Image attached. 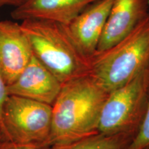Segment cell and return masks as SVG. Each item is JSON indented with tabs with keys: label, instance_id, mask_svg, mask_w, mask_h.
<instances>
[{
	"label": "cell",
	"instance_id": "obj_1",
	"mask_svg": "<svg viewBox=\"0 0 149 149\" xmlns=\"http://www.w3.org/2000/svg\"><path fill=\"white\" fill-rule=\"evenodd\" d=\"M109 94L89 74L63 84L52 106L50 146L98 133L100 115Z\"/></svg>",
	"mask_w": 149,
	"mask_h": 149
},
{
	"label": "cell",
	"instance_id": "obj_2",
	"mask_svg": "<svg viewBox=\"0 0 149 149\" xmlns=\"http://www.w3.org/2000/svg\"><path fill=\"white\" fill-rule=\"evenodd\" d=\"M22 22L33 55L62 84L88 74L89 58L76 44L66 24L43 19Z\"/></svg>",
	"mask_w": 149,
	"mask_h": 149
},
{
	"label": "cell",
	"instance_id": "obj_3",
	"mask_svg": "<svg viewBox=\"0 0 149 149\" xmlns=\"http://www.w3.org/2000/svg\"><path fill=\"white\" fill-rule=\"evenodd\" d=\"M149 65V14L129 34L89 58L88 74L107 93L133 78Z\"/></svg>",
	"mask_w": 149,
	"mask_h": 149
},
{
	"label": "cell",
	"instance_id": "obj_4",
	"mask_svg": "<svg viewBox=\"0 0 149 149\" xmlns=\"http://www.w3.org/2000/svg\"><path fill=\"white\" fill-rule=\"evenodd\" d=\"M149 65L128 82L109 93L104 104L98 131L135 135L144 119L148 103Z\"/></svg>",
	"mask_w": 149,
	"mask_h": 149
},
{
	"label": "cell",
	"instance_id": "obj_5",
	"mask_svg": "<svg viewBox=\"0 0 149 149\" xmlns=\"http://www.w3.org/2000/svg\"><path fill=\"white\" fill-rule=\"evenodd\" d=\"M52 106L16 95H8L6 100L0 123L4 139L50 146Z\"/></svg>",
	"mask_w": 149,
	"mask_h": 149
},
{
	"label": "cell",
	"instance_id": "obj_6",
	"mask_svg": "<svg viewBox=\"0 0 149 149\" xmlns=\"http://www.w3.org/2000/svg\"><path fill=\"white\" fill-rule=\"evenodd\" d=\"M33 56L20 24L0 20V71L7 86L17 79Z\"/></svg>",
	"mask_w": 149,
	"mask_h": 149
},
{
	"label": "cell",
	"instance_id": "obj_7",
	"mask_svg": "<svg viewBox=\"0 0 149 149\" xmlns=\"http://www.w3.org/2000/svg\"><path fill=\"white\" fill-rule=\"evenodd\" d=\"M61 84L33 55L19 75L8 86V95H16L53 106L60 92Z\"/></svg>",
	"mask_w": 149,
	"mask_h": 149
},
{
	"label": "cell",
	"instance_id": "obj_8",
	"mask_svg": "<svg viewBox=\"0 0 149 149\" xmlns=\"http://www.w3.org/2000/svg\"><path fill=\"white\" fill-rule=\"evenodd\" d=\"M113 1L97 0L66 25L76 44L88 58L97 49Z\"/></svg>",
	"mask_w": 149,
	"mask_h": 149
},
{
	"label": "cell",
	"instance_id": "obj_9",
	"mask_svg": "<svg viewBox=\"0 0 149 149\" xmlns=\"http://www.w3.org/2000/svg\"><path fill=\"white\" fill-rule=\"evenodd\" d=\"M149 14V0H113L97 51L116 44Z\"/></svg>",
	"mask_w": 149,
	"mask_h": 149
},
{
	"label": "cell",
	"instance_id": "obj_10",
	"mask_svg": "<svg viewBox=\"0 0 149 149\" xmlns=\"http://www.w3.org/2000/svg\"><path fill=\"white\" fill-rule=\"evenodd\" d=\"M97 0H22L10 15L15 20L43 19L68 24Z\"/></svg>",
	"mask_w": 149,
	"mask_h": 149
},
{
	"label": "cell",
	"instance_id": "obj_11",
	"mask_svg": "<svg viewBox=\"0 0 149 149\" xmlns=\"http://www.w3.org/2000/svg\"><path fill=\"white\" fill-rule=\"evenodd\" d=\"M134 135L126 133L108 135L98 132L78 140L55 144L52 149H126Z\"/></svg>",
	"mask_w": 149,
	"mask_h": 149
},
{
	"label": "cell",
	"instance_id": "obj_12",
	"mask_svg": "<svg viewBox=\"0 0 149 149\" xmlns=\"http://www.w3.org/2000/svg\"><path fill=\"white\" fill-rule=\"evenodd\" d=\"M149 146V90L148 103L144 119L138 131L126 149H144Z\"/></svg>",
	"mask_w": 149,
	"mask_h": 149
},
{
	"label": "cell",
	"instance_id": "obj_13",
	"mask_svg": "<svg viewBox=\"0 0 149 149\" xmlns=\"http://www.w3.org/2000/svg\"><path fill=\"white\" fill-rule=\"evenodd\" d=\"M0 149H52V148L47 144H19L3 139L0 141Z\"/></svg>",
	"mask_w": 149,
	"mask_h": 149
},
{
	"label": "cell",
	"instance_id": "obj_14",
	"mask_svg": "<svg viewBox=\"0 0 149 149\" xmlns=\"http://www.w3.org/2000/svg\"><path fill=\"white\" fill-rule=\"evenodd\" d=\"M7 87H8V86L6 83L2 74L1 73V71H0V123H1V115L3 105L8 96Z\"/></svg>",
	"mask_w": 149,
	"mask_h": 149
},
{
	"label": "cell",
	"instance_id": "obj_15",
	"mask_svg": "<svg viewBox=\"0 0 149 149\" xmlns=\"http://www.w3.org/2000/svg\"><path fill=\"white\" fill-rule=\"evenodd\" d=\"M22 0H0V8L5 6H12L16 7L19 4Z\"/></svg>",
	"mask_w": 149,
	"mask_h": 149
},
{
	"label": "cell",
	"instance_id": "obj_16",
	"mask_svg": "<svg viewBox=\"0 0 149 149\" xmlns=\"http://www.w3.org/2000/svg\"><path fill=\"white\" fill-rule=\"evenodd\" d=\"M3 139H4L3 137V135H2V133H1V128H0V141L1 140H3Z\"/></svg>",
	"mask_w": 149,
	"mask_h": 149
},
{
	"label": "cell",
	"instance_id": "obj_17",
	"mask_svg": "<svg viewBox=\"0 0 149 149\" xmlns=\"http://www.w3.org/2000/svg\"><path fill=\"white\" fill-rule=\"evenodd\" d=\"M144 149H149V146H147L146 148H144Z\"/></svg>",
	"mask_w": 149,
	"mask_h": 149
}]
</instances>
